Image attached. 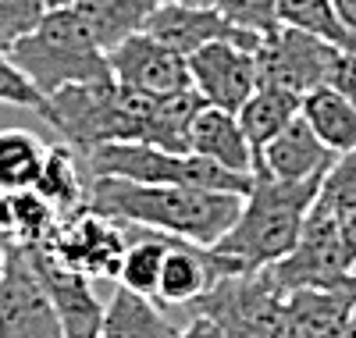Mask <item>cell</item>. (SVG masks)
Listing matches in <instances>:
<instances>
[{
	"label": "cell",
	"instance_id": "1",
	"mask_svg": "<svg viewBox=\"0 0 356 338\" xmlns=\"http://www.w3.org/2000/svg\"><path fill=\"white\" fill-rule=\"evenodd\" d=\"M246 196L193 189V186H139L122 178H93L89 210L122 225L161 232L193 246H218L221 235L235 225Z\"/></svg>",
	"mask_w": 356,
	"mask_h": 338
},
{
	"label": "cell",
	"instance_id": "2",
	"mask_svg": "<svg viewBox=\"0 0 356 338\" xmlns=\"http://www.w3.org/2000/svg\"><path fill=\"white\" fill-rule=\"evenodd\" d=\"M317 193L321 182H275L253 175V189L243 200L239 218L211 250L228 257L243 274L275 267L296 250Z\"/></svg>",
	"mask_w": 356,
	"mask_h": 338
},
{
	"label": "cell",
	"instance_id": "3",
	"mask_svg": "<svg viewBox=\"0 0 356 338\" xmlns=\"http://www.w3.org/2000/svg\"><path fill=\"white\" fill-rule=\"evenodd\" d=\"M154 100L132 89L118 86L114 79L68 86L43 97V107L36 111L54 132H61L65 143L86 157L111 143H146L150 139V118Z\"/></svg>",
	"mask_w": 356,
	"mask_h": 338
},
{
	"label": "cell",
	"instance_id": "4",
	"mask_svg": "<svg viewBox=\"0 0 356 338\" xmlns=\"http://www.w3.org/2000/svg\"><path fill=\"white\" fill-rule=\"evenodd\" d=\"M11 61L43 97L68 86L114 79L107 50L72 8H47L40 25L11 50Z\"/></svg>",
	"mask_w": 356,
	"mask_h": 338
},
{
	"label": "cell",
	"instance_id": "5",
	"mask_svg": "<svg viewBox=\"0 0 356 338\" xmlns=\"http://www.w3.org/2000/svg\"><path fill=\"white\" fill-rule=\"evenodd\" d=\"M89 182L93 178H122L139 186H193L246 196L253 189V175H232L196 153H168L143 143H111L82 157Z\"/></svg>",
	"mask_w": 356,
	"mask_h": 338
},
{
	"label": "cell",
	"instance_id": "6",
	"mask_svg": "<svg viewBox=\"0 0 356 338\" xmlns=\"http://www.w3.org/2000/svg\"><path fill=\"white\" fill-rule=\"evenodd\" d=\"M189 310L211 317L225 338H285V292L267 271L228 274Z\"/></svg>",
	"mask_w": 356,
	"mask_h": 338
},
{
	"label": "cell",
	"instance_id": "7",
	"mask_svg": "<svg viewBox=\"0 0 356 338\" xmlns=\"http://www.w3.org/2000/svg\"><path fill=\"white\" fill-rule=\"evenodd\" d=\"M267 278L285 296L296 289L353 285L356 267H353V260L346 253V242H342V218H335V214H328L324 207L314 203L296 250L285 260H278L275 267H267Z\"/></svg>",
	"mask_w": 356,
	"mask_h": 338
},
{
	"label": "cell",
	"instance_id": "8",
	"mask_svg": "<svg viewBox=\"0 0 356 338\" xmlns=\"http://www.w3.org/2000/svg\"><path fill=\"white\" fill-rule=\"evenodd\" d=\"M43 250L65 264L68 271L75 274H86L89 282L93 278H114L118 282V271H122V260H125V250H129V235L122 225H114L107 218L93 210H79V214H68L57 225L54 239L43 246Z\"/></svg>",
	"mask_w": 356,
	"mask_h": 338
},
{
	"label": "cell",
	"instance_id": "9",
	"mask_svg": "<svg viewBox=\"0 0 356 338\" xmlns=\"http://www.w3.org/2000/svg\"><path fill=\"white\" fill-rule=\"evenodd\" d=\"M339 47L314 40L300 29L278 25L275 33L260 36L257 47V72L260 86H278L296 97H307L310 89H321L328 82V68L335 61Z\"/></svg>",
	"mask_w": 356,
	"mask_h": 338
},
{
	"label": "cell",
	"instance_id": "10",
	"mask_svg": "<svg viewBox=\"0 0 356 338\" xmlns=\"http://www.w3.org/2000/svg\"><path fill=\"white\" fill-rule=\"evenodd\" d=\"M0 338H65L25 246H11L0 278Z\"/></svg>",
	"mask_w": 356,
	"mask_h": 338
},
{
	"label": "cell",
	"instance_id": "11",
	"mask_svg": "<svg viewBox=\"0 0 356 338\" xmlns=\"http://www.w3.org/2000/svg\"><path fill=\"white\" fill-rule=\"evenodd\" d=\"M107 65L118 86L143 97H175L193 89L189 57H182L150 33H136L114 50H107Z\"/></svg>",
	"mask_w": 356,
	"mask_h": 338
},
{
	"label": "cell",
	"instance_id": "12",
	"mask_svg": "<svg viewBox=\"0 0 356 338\" xmlns=\"http://www.w3.org/2000/svg\"><path fill=\"white\" fill-rule=\"evenodd\" d=\"M189 79L207 107L239 114L260 86L257 50L239 43H211L189 57Z\"/></svg>",
	"mask_w": 356,
	"mask_h": 338
},
{
	"label": "cell",
	"instance_id": "13",
	"mask_svg": "<svg viewBox=\"0 0 356 338\" xmlns=\"http://www.w3.org/2000/svg\"><path fill=\"white\" fill-rule=\"evenodd\" d=\"M143 33L157 36L182 57H193L196 50L211 43H239L246 50L260 47V36L250 29L232 25L218 8H178V4H157Z\"/></svg>",
	"mask_w": 356,
	"mask_h": 338
},
{
	"label": "cell",
	"instance_id": "14",
	"mask_svg": "<svg viewBox=\"0 0 356 338\" xmlns=\"http://www.w3.org/2000/svg\"><path fill=\"white\" fill-rule=\"evenodd\" d=\"M40 282L50 296V306L57 321L65 328V338H100V324H104V303L93 292V282L86 274L68 271L65 264H57L43 246L29 250Z\"/></svg>",
	"mask_w": 356,
	"mask_h": 338
},
{
	"label": "cell",
	"instance_id": "15",
	"mask_svg": "<svg viewBox=\"0 0 356 338\" xmlns=\"http://www.w3.org/2000/svg\"><path fill=\"white\" fill-rule=\"evenodd\" d=\"M228 274H243V271L228 257H221L218 250L171 239L168 257H164V271H161V285H157V299L164 306H193L221 278H228Z\"/></svg>",
	"mask_w": 356,
	"mask_h": 338
},
{
	"label": "cell",
	"instance_id": "16",
	"mask_svg": "<svg viewBox=\"0 0 356 338\" xmlns=\"http://www.w3.org/2000/svg\"><path fill=\"white\" fill-rule=\"evenodd\" d=\"M356 306V282L296 289L285 296V338H342Z\"/></svg>",
	"mask_w": 356,
	"mask_h": 338
},
{
	"label": "cell",
	"instance_id": "17",
	"mask_svg": "<svg viewBox=\"0 0 356 338\" xmlns=\"http://www.w3.org/2000/svg\"><path fill=\"white\" fill-rule=\"evenodd\" d=\"M339 157L324 146L314 129L303 121V114L264 150V157L253 175H267L275 182H324Z\"/></svg>",
	"mask_w": 356,
	"mask_h": 338
},
{
	"label": "cell",
	"instance_id": "18",
	"mask_svg": "<svg viewBox=\"0 0 356 338\" xmlns=\"http://www.w3.org/2000/svg\"><path fill=\"white\" fill-rule=\"evenodd\" d=\"M189 153L211 161L232 175H253V150L239 125V114L221 107H203L189 129Z\"/></svg>",
	"mask_w": 356,
	"mask_h": 338
},
{
	"label": "cell",
	"instance_id": "19",
	"mask_svg": "<svg viewBox=\"0 0 356 338\" xmlns=\"http://www.w3.org/2000/svg\"><path fill=\"white\" fill-rule=\"evenodd\" d=\"M303 97L289 93L278 86H257V93L246 100V107L239 111V125L246 132V143L253 150V171L264 157V150L271 146L296 118H300Z\"/></svg>",
	"mask_w": 356,
	"mask_h": 338
},
{
	"label": "cell",
	"instance_id": "20",
	"mask_svg": "<svg viewBox=\"0 0 356 338\" xmlns=\"http://www.w3.org/2000/svg\"><path fill=\"white\" fill-rule=\"evenodd\" d=\"M89 186H93V182H86V164L68 143L47 146V161H43V171H40V182H36V193L61 214V218L89 207Z\"/></svg>",
	"mask_w": 356,
	"mask_h": 338
},
{
	"label": "cell",
	"instance_id": "21",
	"mask_svg": "<svg viewBox=\"0 0 356 338\" xmlns=\"http://www.w3.org/2000/svg\"><path fill=\"white\" fill-rule=\"evenodd\" d=\"M68 8L89 25V33L104 50H114L129 36L143 33L157 0H72Z\"/></svg>",
	"mask_w": 356,
	"mask_h": 338
},
{
	"label": "cell",
	"instance_id": "22",
	"mask_svg": "<svg viewBox=\"0 0 356 338\" xmlns=\"http://www.w3.org/2000/svg\"><path fill=\"white\" fill-rule=\"evenodd\" d=\"M61 225V214H57L36 189L25 193H0V232H4L15 246L25 250H36L47 246Z\"/></svg>",
	"mask_w": 356,
	"mask_h": 338
},
{
	"label": "cell",
	"instance_id": "23",
	"mask_svg": "<svg viewBox=\"0 0 356 338\" xmlns=\"http://www.w3.org/2000/svg\"><path fill=\"white\" fill-rule=\"evenodd\" d=\"M175 324L154 306V299L136 296L118 285L104 303L100 338H171Z\"/></svg>",
	"mask_w": 356,
	"mask_h": 338
},
{
	"label": "cell",
	"instance_id": "24",
	"mask_svg": "<svg viewBox=\"0 0 356 338\" xmlns=\"http://www.w3.org/2000/svg\"><path fill=\"white\" fill-rule=\"evenodd\" d=\"M303 121L314 129V136L328 146L335 157L356 150V107L339 97L332 86H321V89H310L303 97V107H300Z\"/></svg>",
	"mask_w": 356,
	"mask_h": 338
},
{
	"label": "cell",
	"instance_id": "25",
	"mask_svg": "<svg viewBox=\"0 0 356 338\" xmlns=\"http://www.w3.org/2000/svg\"><path fill=\"white\" fill-rule=\"evenodd\" d=\"M47 143L25 129H0V193L36 189Z\"/></svg>",
	"mask_w": 356,
	"mask_h": 338
},
{
	"label": "cell",
	"instance_id": "26",
	"mask_svg": "<svg viewBox=\"0 0 356 338\" xmlns=\"http://www.w3.org/2000/svg\"><path fill=\"white\" fill-rule=\"evenodd\" d=\"M136 232H143V228H136ZM168 246H171V239L161 235V232H143V235L129 239L122 271H118V285L136 292V296L157 299V285H161Z\"/></svg>",
	"mask_w": 356,
	"mask_h": 338
},
{
	"label": "cell",
	"instance_id": "27",
	"mask_svg": "<svg viewBox=\"0 0 356 338\" xmlns=\"http://www.w3.org/2000/svg\"><path fill=\"white\" fill-rule=\"evenodd\" d=\"M278 25L300 29V33H307L314 40H324L339 50L356 54V40L342 25L332 0H278Z\"/></svg>",
	"mask_w": 356,
	"mask_h": 338
},
{
	"label": "cell",
	"instance_id": "28",
	"mask_svg": "<svg viewBox=\"0 0 356 338\" xmlns=\"http://www.w3.org/2000/svg\"><path fill=\"white\" fill-rule=\"evenodd\" d=\"M317 207H324L335 218H346L349 210H356V150L342 153L332 164V171L324 175L321 193H317Z\"/></svg>",
	"mask_w": 356,
	"mask_h": 338
},
{
	"label": "cell",
	"instance_id": "29",
	"mask_svg": "<svg viewBox=\"0 0 356 338\" xmlns=\"http://www.w3.org/2000/svg\"><path fill=\"white\" fill-rule=\"evenodd\" d=\"M47 15V0H0V50L11 54Z\"/></svg>",
	"mask_w": 356,
	"mask_h": 338
},
{
	"label": "cell",
	"instance_id": "30",
	"mask_svg": "<svg viewBox=\"0 0 356 338\" xmlns=\"http://www.w3.org/2000/svg\"><path fill=\"white\" fill-rule=\"evenodd\" d=\"M218 11L239 29L267 36L278 29V0H218Z\"/></svg>",
	"mask_w": 356,
	"mask_h": 338
},
{
	"label": "cell",
	"instance_id": "31",
	"mask_svg": "<svg viewBox=\"0 0 356 338\" xmlns=\"http://www.w3.org/2000/svg\"><path fill=\"white\" fill-rule=\"evenodd\" d=\"M0 104L25 107V111H40L43 107V93L22 75V68L4 50H0Z\"/></svg>",
	"mask_w": 356,
	"mask_h": 338
},
{
	"label": "cell",
	"instance_id": "32",
	"mask_svg": "<svg viewBox=\"0 0 356 338\" xmlns=\"http://www.w3.org/2000/svg\"><path fill=\"white\" fill-rule=\"evenodd\" d=\"M324 86H332L339 97H346L356 107V54L339 50L335 61H332V68H328V82Z\"/></svg>",
	"mask_w": 356,
	"mask_h": 338
},
{
	"label": "cell",
	"instance_id": "33",
	"mask_svg": "<svg viewBox=\"0 0 356 338\" xmlns=\"http://www.w3.org/2000/svg\"><path fill=\"white\" fill-rule=\"evenodd\" d=\"M171 338H225L221 335V328L211 321V317H189V324L186 328H175V335Z\"/></svg>",
	"mask_w": 356,
	"mask_h": 338
},
{
	"label": "cell",
	"instance_id": "34",
	"mask_svg": "<svg viewBox=\"0 0 356 338\" xmlns=\"http://www.w3.org/2000/svg\"><path fill=\"white\" fill-rule=\"evenodd\" d=\"M342 242H346V253L356 267V210H349L346 218H342Z\"/></svg>",
	"mask_w": 356,
	"mask_h": 338
},
{
	"label": "cell",
	"instance_id": "35",
	"mask_svg": "<svg viewBox=\"0 0 356 338\" xmlns=\"http://www.w3.org/2000/svg\"><path fill=\"white\" fill-rule=\"evenodd\" d=\"M332 4H335V11H339L342 25L349 29V36L356 40V0H332Z\"/></svg>",
	"mask_w": 356,
	"mask_h": 338
},
{
	"label": "cell",
	"instance_id": "36",
	"mask_svg": "<svg viewBox=\"0 0 356 338\" xmlns=\"http://www.w3.org/2000/svg\"><path fill=\"white\" fill-rule=\"evenodd\" d=\"M157 4H178V8H218V0H157Z\"/></svg>",
	"mask_w": 356,
	"mask_h": 338
},
{
	"label": "cell",
	"instance_id": "37",
	"mask_svg": "<svg viewBox=\"0 0 356 338\" xmlns=\"http://www.w3.org/2000/svg\"><path fill=\"white\" fill-rule=\"evenodd\" d=\"M11 246H15V242L0 232V278H4V264H8V250H11Z\"/></svg>",
	"mask_w": 356,
	"mask_h": 338
},
{
	"label": "cell",
	"instance_id": "38",
	"mask_svg": "<svg viewBox=\"0 0 356 338\" xmlns=\"http://www.w3.org/2000/svg\"><path fill=\"white\" fill-rule=\"evenodd\" d=\"M342 338H356V306H353V317H349V328H346Z\"/></svg>",
	"mask_w": 356,
	"mask_h": 338
}]
</instances>
